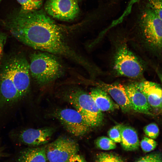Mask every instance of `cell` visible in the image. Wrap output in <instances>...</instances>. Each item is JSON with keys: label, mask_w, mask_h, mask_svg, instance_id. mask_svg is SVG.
Segmentation results:
<instances>
[{"label": "cell", "mask_w": 162, "mask_h": 162, "mask_svg": "<svg viewBox=\"0 0 162 162\" xmlns=\"http://www.w3.org/2000/svg\"><path fill=\"white\" fill-rule=\"evenodd\" d=\"M2 0H0V2H1V1Z\"/></svg>", "instance_id": "obj_30"}, {"label": "cell", "mask_w": 162, "mask_h": 162, "mask_svg": "<svg viewBox=\"0 0 162 162\" xmlns=\"http://www.w3.org/2000/svg\"><path fill=\"white\" fill-rule=\"evenodd\" d=\"M67 162H86L84 158L77 154L72 156Z\"/></svg>", "instance_id": "obj_27"}, {"label": "cell", "mask_w": 162, "mask_h": 162, "mask_svg": "<svg viewBox=\"0 0 162 162\" xmlns=\"http://www.w3.org/2000/svg\"><path fill=\"white\" fill-rule=\"evenodd\" d=\"M51 116L57 119L67 131L75 136L84 135L90 128L81 114L75 109H57Z\"/></svg>", "instance_id": "obj_8"}, {"label": "cell", "mask_w": 162, "mask_h": 162, "mask_svg": "<svg viewBox=\"0 0 162 162\" xmlns=\"http://www.w3.org/2000/svg\"><path fill=\"white\" fill-rule=\"evenodd\" d=\"M0 66V107L10 105L20 99L13 81L10 57Z\"/></svg>", "instance_id": "obj_9"}, {"label": "cell", "mask_w": 162, "mask_h": 162, "mask_svg": "<svg viewBox=\"0 0 162 162\" xmlns=\"http://www.w3.org/2000/svg\"><path fill=\"white\" fill-rule=\"evenodd\" d=\"M79 147L75 140L69 137H59L46 146L47 160L49 162H67L77 153Z\"/></svg>", "instance_id": "obj_6"}, {"label": "cell", "mask_w": 162, "mask_h": 162, "mask_svg": "<svg viewBox=\"0 0 162 162\" xmlns=\"http://www.w3.org/2000/svg\"><path fill=\"white\" fill-rule=\"evenodd\" d=\"M148 8L162 20V0H149Z\"/></svg>", "instance_id": "obj_24"}, {"label": "cell", "mask_w": 162, "mask_h": 162, "mask_svg": "<svg viewBox=\"0 0 162 162\" xmlns=\"http://www.w3.org/2000/svg\"><path fill=\"white\" fill-rule=\"evenodd\" d=\"M121 145L125 150L134 151L140 146L138 134L135 129L130 126L122 125L121 129Z\"/></svg>", "instance_id": "obj_17"}, {"label": "cell", "mask_w": 162, "mask_h": 162, "mask_svg": "<svg viewBox=\"0 0 162 162\" xmlns=\"http://www.w3.org/2000/svg\"><path fill=\"white\" fill-rule=\"evenodd\" d=\"M30 74L39 85H46L59 78L64 72L63 66L56 56L38 51L32 54L29 63Z\"/></svg>", "instance_id": "obj_2"}, {"label": "cell", "mask_w": 162, "mask_h": 162, "mask_svg": "<svg viewBox=\"0 0 162 162\" xmlns=\"http://www.w3.org/2000/svg\"><path fill=\"white\" fill-rule=\"evenodd\" d=\"M7 36L5 33L0 32V63L2 59L4 46L6 42Z\"/></svg>", "instance_id": "obj_26"}, {"label": "cell", "mask_w": 162, "mask_h": 162, "mask_svg": "<svg viewBox=\"0 0 162 162\" xmlns=\"http://www.w3.org/2000/svg\"><path fill=\"white\" fill-rule=\"evenodd\" d=\"M96 162H124L123 159L118 155L111 153L102 152L98 154Z\"/></svg>", "instance_id": "obj_19"}, {"label": "cell", "mask_w": 162, "mask_h": 162, "mask_svg": "<svg viewBox=\"0 0 162 162\" xmlns=\"http://www.w3.org/2000/svg\"><path fill=\"white\" fill-rule=\"evenodd\" d=\"M161 80L162 82V76L161 77ZM161 105H162V96H161Z\"/></svg>", "instance_id": "obj_28"}, {"label": "cell", "mask_w": 162, "mask_h": 162, "mask_svg": "<svg viewBox=\"0 0 162 162\" xmlns=\"http://www.w3.org/2000/svg\"><path fill=\"white\" fill-rule=\"evenodd\" d=\"M61 96L81 114L90 127L101 124L103 114L89 94L79 88L74 87L62 92Z\"/></svg>", "instance_id": "obj_3"}, {"label": "cell", "mask_w": 162, "mask_h": 162, "mask_svg": "<svg viewBox=\"0 0 162 162\" xmlns=\"http://www.w3.org/2000/svg\"><path fill=\"white\" fill-rule=\"evenodd\" d=\"M9 57L13 81L21 99L26 96L30 90L29 63L21 53L15 54Z\"/></svg>", "instance_id": "obj_5"}, {"label": "cell", "mask_w": 162, "mask_h": 162, "mask_svg": "<svg viewBox=\"0 0 162 162\" xmlns=\"http://www.w3.org/2000/svg\"><path fill=\"white\" fill-rule=\"evenodd\" d=\"M95 144L98 148L105 150L114 149L116 146V142L110 138L105 136L98 138L95 141Z\"/></svg>", "instance_id": "obj_18"}, {"label": "cell", "mask_w": 162, "mask_h": 162, "mask_svg": "<svg viewBox=\"0 0 162 162\" xmlns=\"http://www.w3.org/2000/svg\"><path fill=\"white\" fill-rule=\"evenodd\" d=\"M138 86L153 110L162 111V87L155 82L148 81H142Z\"/></svg>", "instance_id": "obj_13"}, {"label": "cell", "mask_w": 162, "mask_h": 162, "mask_svg": "<svg viewBox=\"0 0 162 162\" xmlns=\"http://www.w3.org/2000/svg\"><path fill=\"white\" fill-rule=\"evenodd\" d=\"M17 40L33 49L87 64L70 43L65 31L41 10H21L6 24Z\"/></svg>", "instance_id": "obj_1"}, {"label": "cell", "mask_w": 162, "mask_h": 162, "mask_svg": "<svg viewBox=\"0 0 162 162\" xmlns=\"http://www.w3.org/2000/svg\"><path fill=\"white\" fill-rule=\"evenodd\" d=\"M89 94L101 112L113 111L119 108L108 93L100 88L92 89Z\"/></svg>", "instance_id": "obj_16"}, {"label": "cell", "mask_w": 162, "mask_h": 162, "mask_svg": "<svg viewBox=\"0 0 162 162\" xmlns=\"http://www.w3.org/2000/svg\"><path fill=\"white\" fill-rule=\"evenodd\" d=\"M100 87L109 94L122 112L126 113L132 110L125 87L121 84L101 83Z\"/></svg>", "instance_id": "obj_14"}, {"label": "cell", "mask_w": 162, "mask_h": 162, "mask_svg": "<svg viewBox=\"0 0 162 162\" xmlns=\"http://www.w3.org/2000/svg\"><path fill=\"white\" fill-rule=\"evenodd\" d=\"M135 162H162V154L154 152L139 158Z\"/></svg>", "instance_id": "obj_25"}, {"label": "cell", "mask_w": 162, "mask_h": 162, "mask_svg": "<svg viewBox=\"0 0 162 162\" xmlns=\"http://www.w3.org/2000/svg\"><path fill=\"white\" fill-rule=\"evenodd\" d=\"M143 131L148 137L153 139H156L159 134V129L157 125L155 123H152L145 126Z\"/></svg>", "instance_id": "obj_22"}, {"label": "cell", "mask_w": 162, "mask_h": 162, "mask_svg": "<svg viewBox=\"0 0 162 162\" xmlns=\"http://www.w3.org/2000/svg\"><path fill=\"white\" fill-rule=\"evenodd\" d=\"M158 144L154 139L144 136L140 142V146L142 151L148 152L153 151L157 147Z\"/></svg>", "instance_id": "obj_21"}, {"label": "cell", "mask_w": 162, "mask_h": 162, "mask_svg": "<svg viewBox=\"0 0 162 162\" xmlns=\"http://www.w3.org/2000/svg\"><path fill=\"white\" fill-rule=\"evenodd\" d=\"M46 146L29 147L15 154L9 162H46Z\"/></svg>", "instance_id": "obj_15"}, {"label": "cell", "mask_w": 162, "mask_h": 162, "mask_svg": "<svg viewBox=\"0 0 162 162\" xmlns=\"http://www.w3.org/2000/svg\"><path fill=\"white\" fill-rule=\"evenodd\" d=\"M17 0L22 6V10L26 11L38 10L42 4V0Z\"/></svg>", "instance_id": "obj_20"}, {"label": "cell", "mask_w": 162, "mask_h": 162, "mask_svg": "<svg viewBox=\"0 0 162 162\" xmlns=\"http://www.w3.org/2000/svg\"><path fill=\"white\" fill-rule=\"evenodd\" d=\"M122 125L118 124L111 128L108 132L109 138L116 143L121 142V129Z\"/></svg>", "instance_id": "obj_23"}, {"label": "cell", "mask_w": 162, "mask_h": 162, "mask_svg": "<svg viewBox=\"0 0 162 162\" xmlns=\"http://www.w3.org/2000/svg\"></svg>", "instance_id": "obj_31"}, {"label": "cell", "mask_w": 162, "mask_h": 162, "mask_svg": "<svg viewBox=\"0 0 162 162\" xmlns=\"http://www.w3.org/2000/svg\"><path fill=\"white\" fill-rule=\"evenodd\" d=\"M44 9L50 16L64 21L74 20L80 11L76 0H47Z\"/></svg>", "instance_id": "obj_10"}, {"label": "cell", "mask_w": 162, "mask_h": 162, "mask_svg": "<svg viewBox=\"0 0 162 162\" xmlns=\"http://www.w3.org/2000/svg\"><path fill=\"white\" fill-rule=\"evenodd\" d=\"M53 127L28 128L21 131L17 137L19 142L34 147L47 143L55 132Z\"/></svg>", "instance_id": "obj_11"}, {"label": "cell", "mask_w": 162, "mask_h": 162, "mask_svg": "<svg viewBox=\"0 0 162 162\" xmlns=\"http://www.w3.org/2000/svg\"><path fill=\"white\" fill-rule=\"evenodd\" d=\"M140 24L145 39L152 48L162 50V20L148 8L143 12Z\"/></svg>", "instance_id": "obj_7"}, {"label": "cell", "mask_w": 162, "mask_h": 162, "mask_svg": "<svg viewBox=\"0 0 162 162\" xmlns=\"http://www.w3.org/2000/svg\"><path fill=\"white\" fill-rule=\"evenodd\" d=\"M132 110L145 114L153 116V110L145 95L140 91L138 84L131 83L125 86Z\"/></svg>", "instance_id": "obj_12"}, {"label": "cell", "mask_w": 162, "mask_h": 162, "mask_svg": "<svg viewBox=\"0 0 162 162\" xmlns=\"http://www.w3.org/2000/svg\"><path fill=\"white\" fill-rule=\"evenodd\" d=\"M77 1L79 0H76Z\"/></svg>", "instance_id": "obj_29"}, {"label": "cell", "mask_w": 162, "mask_h": 162, "mask_svg": "<svg viewBox=\"0 0 162 162\" xmlns=\"http://www.w3.org/2000/svg\"><path fill=\"white\" fill-rule=\"evenodd\" d=\"M113 68L118 75L133 79L140 77L143 69L139 59L130 50L125 41L116 50Z\"/></svg>", "instance_id": "obj_4"}]
</instances>
